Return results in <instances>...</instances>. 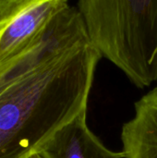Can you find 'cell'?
Masks as SVG:
<instances>
[{
    "instance_id": "cell-6",
    "label": "cell",
    "mask_w": 157,
    "mask_h": 158,
    "mask_svg": "<svg viewBox=\"0 0 157 158\" xmlns=\"http://www.w3.org/2000/svg\"><path fill=\"white\" fill-rule=\"evenodd\" d=\"M13 82V80L6 78V77H1L0 78V95L10 86V84Z\"/></svg>"
},
{
    "instance_id": "cell-7",
    "label": "cell",
    "mask_w": 157,
    "mask_h": 158,
    "mask_svg": "<svg viewBox=\"0 0 157 158\" xmlns=\"http://www.w3.org/2000/svg\"><path fill=\"white\" fill-rule=\"evenodd\" d=\"M31 158H42L39 155H36V156H33L32 157H31Z\"/></svg>"
},
{
    "instance_id": "cell-4",
    "label": "cell",
    "mask_w": 157,
    "mask_h": 158,
    "mask_svg": "<svg viewBox=\"0 0 157 158\" xmlns=\"http://www.w3.org/2000/svg\"><path fill=\"white\" fill-rule=\"evenodd\" d=\"M86 111L58 130L38 155L42 158H125L123 152L105 146L89 129Z\"/></svg>"
},
{
    "instance_id": "cell-2",
    "label": "cell",
    "mask_w": 157,
    "mask_h": 158,
    "mask_svg": "<svg viewBox=\"0 0 157 158\" xmlns=\"http://www.w3.org/2000/svg\"><path fill=\"white\" fill-rule=\"evenodd\" d=\"M90 43L139 89L157 81V0H81Z\"/></svg>"
},
{
    "instance_id": "cell-1",
    "label": "cell",
    "mask_w": 157,
    "mask_h": 158,
    "mask_svg": "<svg viewBox=\"0 0 157 158\" xmlns=\"http://www.w3.org/2000/svg\"><path fill=\"white\" fill-rule=\"evenodd\" d=\"M81 19L0 95V158L38 155L58 130L87 110L102 56Z\"/></svg>"
},
{
    "instance_id": "cell-5",
    "label": "cell",
    "mask_w": 157,
    "mask_h": 158,
    "mask_svg": "<svg viewBox=\"0 0 157 158\" xmlns=\"http://www.w3.org/2000/svg\"><path fill=\"white\" fill-rule=\"evenodd\" d=\"M134 109L121 131L125 158H157V87L139 99Z\"/></svg>"
},
{
    "instance_id": "cell-3",
    "label": "cell",
    "mask_w": 157,
    "mask_h": 158,
    "mask_svg": "<svg viewBox=\"0 0 157 158\" xmlns=\"http://www.w3.org/2000/svg\"><path fill=\"white\" fill-rule=\"evenodd\" d=\"M66 0H0V71L47 32Z\"/></svg>"
}]
</instances>
